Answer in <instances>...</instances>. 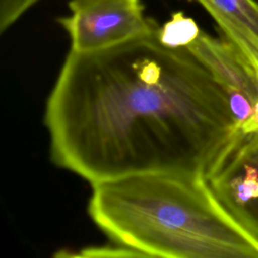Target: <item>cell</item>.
<instances>
[{"label":"cell","mask_w":258,"mask_h":258,"mask_svg":"<svg viewBox=\"0 0 258 258\" xmlns=\"http://www.w3.org/2000/svg\"><path fill=\"white\" fill-rule=\"evenodd\" d=\"M157 31L70 50L44 111L55 165L91 184L155 171L206 178L238 130L228 96L187 47L162 44Z\"/></svg>","instance_id":"obj_1"},{"label":"cell","mask_w":258,"mask_h":258,"mask_svg":"<svg viewBox=\"0 0 258 258\" xmlns=\"http://www.w3.org/2000/svg\"><path fill=\"white\" fill-rule=\"evenodd\" d=\"M91 185L92 220L116 244L142 257L258 258V243L224 210L203 176L155 171Z\"/></svg>","instance_id":"obj_2"},{"label":"cell","mask_w":258,"mask_h":258,"mask_svg":"<svg viewBox=\"0 0 258 258\" xmlns=\"http://www.w3.org/2000/svg\"><path fill=\"white\" fill-rule=\"evenodd\" d=\"M230 217L258 243V130H237L206 176Z\"/></svg>","instance_id":"obj_3"},{"label":"cell","mask_w":258,"mask_h":258,"mask_svg":"<svg viewBox=\"0 0 258 258\" xmlns=\"http://www.w3.org/2000/svg\"><path fill=\"white\" fill-rule=\"evenodd\" d=\"M71 15L58 19L71 50L93 52L151 34L159 25L144 14L140 0H71Z\"/></svg>","instance_id":"obj_4"},{"label":"cell","mask_w":258,"mask_h":258,"mask_svg":"<svg viewBox=\"0 0 258 258\" xmlns=\"http://www.w3.org/2000/svg\"><path fill=\"white\" fill-rule=\"evenodd\" d=\"M227 90L245 95L255 106L258 103V72L247 57L228 39L205 31L187 46Z\"/></svg>","instance_id":"obj_5"},{"label":"cell","mask_w":258,"mask_h":258,"mask_svg":"<svg viewBox=\"0 0 258 258\" xmlns=\"http://www.w3.org/2000/svg\"><path fill=\"white\" fill-rule=\"evenodd\" d=\"M196 1L216 21L221 35L233 43L258 72V1Z\"/></svg>","instance_id":"obj_6"},{"label":"cell","mask_w":258,"mask_h":258,"mask_svg":"<svg viewBox=\"0 0 258 258\" xmlns=\"http://www.w3.org/2000/svg\"><path fill=\"white\" fill-rule=\"evenodd\" d=\"M201 31L192 18L185 16L183 12H175L168 21L159 26L157 36L159 41L168 47H187Z\"/></svg>","instance_id":"obj_7"},{"label":"cell","mask_w":258,"mask_h":258,"mask_svg":"<svg viewBox=\"0 0 258 258\" xmlns=\"http://www.w3.org/2000/svg\"><path fill=\"white\" fill-rule=\"evenodd\" d=\"M39 0H0V31L4 32Z\"/></svg>","instance_id":"obj_8"},{"label":"cell","mask_w":258,"mask_h":258,"mask_svg":"<svg viewBox=\"0 0 258 258\" xmlns=\"http://www.w3.org/2000/svg\"><path fill=\"white\" fill-rule=\"evenodd\" d=\"M74 257L97 258V257H142V255L128 247L116 244L115 246L88 247L80 250L77 254H71Z\"/></svg>","instance_id":"obj_9"}]
</instances>
